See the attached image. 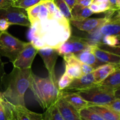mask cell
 Listing matches in <instances>:
<instances>
[{"label":"cell","mask_w":120,"mask_h":120,"mask_svg":"<svg viewBox=\"0 0 120 120\" xmlns=\"http://www.w3.org/2000/svg\"><path fill=\"white\" fill-rule=\"evenodd\" d=\"M25 10L30 23L28 38L37 49H57L71 36L70 22L53 1H42Z\"/></svg>","instance_id":"cell-1"},{"label":"cell","mask_w":120,"mask_h":120,"mask_svg":"<svg viewBox=\"0 0 120 120\" xmlns=\"http://www.w3.org/2000/svg\"><path fill=\"white\" fill-rule=\"evenodd\" d=\"M31 68L21 69L14 68L5 79L6 89L3 94L5 100L14 105L25 104V94L29 88Z\"/></svg>","instance_id":"cell-2"},{"label":"cell","mask_w":120,"mask_h":120,"mask_svg":"<svg viewBox=\"0 0 120 120\" xmlns=\"http://www.w3.org/2000/svg\"><path fill=\"white\" fill-rule=\"evenodd\" d=\"M29 88L33 93L35 100L43 109H48L55 104L60 97L57 79L49 76L41 77L32 72Z\"/></svg>","instance_id":"cell-3"},{"label":"cell","mask_w":120,"mask_h":120,"mask_svg":"<svg viewBox=\"0 0 120 120\" xmlns=\"http://www.w3.org/2000/svg\"><path fill=\"white\" fill-rule=\"evenodd\" d=\"M77 93L83 99L89 102L90 105H106L116 98V90L98 84Z\"/></svg>","instance_id":"cell-4"},{"label":"cell","mask_w":120,"mask_h":120,"mask_svg":"<svg viewBox=\"0 0 120 120\" xmlns=\"http://www.w3.org/2000/svg\"><path fill=\"white\" fill-rule=\"evenodd\" d=\"M28 42L14 37L6 31L0 32V56L7 57L13 63Z\"/></svg>","instance_id":"cell-5"},{"label":"cell","mask_w":120,"mask_h":120,"mask_svg":"<svg viewBox=\"0 0 120 120\" xmlns=\"http://www.w3.org/2000/svg\"><path fill=\"white\" fill-rule=\"evenodd\" d=\"M94 44L89 39L71 35L56 49L59 56L64 57L69 55H75L83 50L91 49Z\"/></svg>","instance_id":"cell-6"},{"label":"cell","mask_w":120,"mask_h":120,"mask_svg":"<svg viewBox=\"0 0 120 120\" xmlns=\"http://www.w3.org/2000/svg\"><path fill=\"white\" fill-rule=\"evenodd\" d=\"M115 12H109L107 16L109 18V21L91 33L94 43L101 42L102 38L105 35H112L120 39V19L114 16Z\"/></svg>","instance_id":"cell-7"},{"label":"cell","mask_w":120,"mask_h":120,"mask_svg":"<svg viewBox=\"0 0 120 120\" xmlns=\"http://www.w3.org/2000/svg\"><path fill=\"white\" fill-rule=\"evenodd\" d=\"M0 19L7 20L11 25L30 27V23L25 9L12 5L6 9H0Z\"/></svg>","instance_id":"cell-8"},{"label":"cell","mask_w":120,"mask_h":120,"mask_svg":"<svg viewBox=\"0 0 120 120\" xmlns=\"http://www.w3.org/2000/svg\"><path fill=\"white\" fill-rule=\"evenodd\" d=\"M38 52V49H36L30 42H28L24 49L12 63L14 68L21 69L31 68L34 59Z\"/></svg>","instance_id":"cell-9"},{"label":"cell","mask_w":120,"mask_h":120,"mask_svg":"<svg viewBox=\"0 0 120 120\" xmlns=\"http://www.w3.org/2000/svg\"><path fill=\"white\" fill-rule=\"evenodd\" d=\"M39 55L44 62L45 66L48 70L49 76L56 79L55 68L58 56H59L57 49L52 48H45L38 49Z\"/></svg>","instance_id":"cell-10"},{"label":"cell","mask_w":120,"mask_h":120,"mask_svg":"<svg viewBox=\"0 0 120 120\" xmlns=\"http://www.w3.org/2000/svg\"><path fill=\"white\" fill-rule=\"evenodd\" d=\"M109 19L108 16L99 18H87L80 21L77 20H70L69 21L70 24L74 26L76 28L82 31L87 32L91 34L94 30L103 25L107 22Z\"/></svg>","instance_id":"cell-11"},{"label":"cell","mask_w":120,"mask_h":120,"mask_svg":"<svg viewBox=\"0 0 120 120\" xmlns=\"http://www.w3.org/2000/svg\"><path fill=\"white\" fill-rule=\"evenodd\" d=\"M97 84H97L95 81L93 73H91L87 75H83L79 78L74 79L70 85L63 90L77 92L92 87Z\"/></svg>","instance_id":"cell-12"},{"label":"cell","mask_w":120,"mask_h":120,"mask_svg":"<svg viewBox=\"0 0 120 120\" xmlns=\"http://www.w3.org/2000/svg\"><path fill=\"white\" fill-rule=\"evenodd\" d=\"M55 104L64 120H82L78 110L61 96Z\"/></svg>","instance_id":"cell-13"},{"label":"cell","mask_w":120,"mask_h":120,"mask_svg":"<svg viewBox=\"0 0 120 120\" xmlns=\"http://www.w3.org/2000/svg\"><path fill=\"white\" fill-rule=\"evenodd\" d=\"M65 61V73L70 77L74 79L79 78L83 76L82 71V63L75 55H69L63 57Z\"/></svg>","instance_id":"cell-14"},{"label":"cell","mask_w":120,"mask_h":120,"mask_svg":"<svg viewBox=\"0 0 120 120\" xmlns=\"http://www.w3.org/2000/svg\"><path fill=\"white\" fill-rule=\"evenodd\" d=\"M12 118L15 120H42L43 115L28 110L23 105H12Z\"/></svg>","instance_id":"cell-15"},{"label":"cell","mask_w":120,"mask_h":120,"mask_svg":"<svg viewBox=\"0 0 120 120\" xmlns=\"http://www.w3.org/2000/svg\"><path fill=\"white\" fill-rule=\"evenodd\" d=\"M60 96L78 110L79 112L82 109L90 105V103L83 99L77 92L61 90Z\"/></svg>","instance_id":"cell-16"},{"label":"cell","mask_w":120,"mask_h":120,"mask_svg":"<svg viewBox=\"0 0 120 120\" xmlns=\"http://www.w3.org/2000/svg\"><path fill=\"white\" fill-rule=\"evenodd\" d=\"M91 50L98 60L104 63H110L120 66V56L98 48L96 44L93 45Z\"/></svg>","instance_id":"cell-17"},{"label":"cell","mask_w":120,"mask_h":120,"mask_svg":"<svg viewBox=\"0 0 120 120\" xmlns=\"http://www.w3.org/2000/svg\"><path fill=\"white\" fill-rule=\"evenodd\" d=\"M120 67V65L110 63H105L97 67L92 72L96 83L100 84L101 82L104 81L111 73L113 72L116 69Z\"/></svg>","instance_id":"cell-18"},{"label":"cell","mask_w":120,"mask_h":120,"mask_svg":"<svg viewBox=\"0 0 120 120\" xmlns=\"http://www.w3.org/2000/svg\"><path fill=\"white\" fill-rule=\"evenodd\" d=\"M75 57L78 59L80 61L85 64L91 66L95 69L97 67L102 65L105 63L98 60V59L96 57L94 54L92 52L91 49L83 50L81 52L75 55Z\"/></svg>","instance_id":"cell-19"},{"label":"cell","mask_w":120,"mask_h":120,"mask_svg":"<svg viewBox=\"0 0 120 120\" xmlns=\"http://www.w3.org/2000/svg\"><path fill=\"white\" fill-rule=\"evenodd\" d=\"M93 111L101 116L105 120H119L120 116L105 105H92L88 107Z\"/></svg>","instance_id":"cell-20"},{"label":"cell","mask_w":120,"mask_h":120,"mask_svg":"<svg viewBox=\"0 0 120 120\" xmlns=\"http://www.w3.org/2000/svg\"><path fill=\"white\" fill-rule=\"evenodd\" d=\"M99 85L116 90L120 87V67L111 73Z\"/></svg>","instance_id":"cell-21"},{"label":"cell","mask_w":120,"mask_h":120,"mask_svg":"<svg viewBox=\"0 0 120 120\" xmlns=\"http://www.w3.org/2000/svg\"><path fill=\"white\" fill-rule=\"evenodd\" d=\"M71 19L80 21L89 18L94 14L89 7L75 4L71 10Z\"/></svg>","instance_id":"cell-22"},{"label":"cell","mask_w":120,"mask_h":120,"mask_svg":"<svg viewBox=\"0 0 120 120\" xmlns=\"http://www.w3.org/2000/svg\"><path fill=\"white\" fill-rule=\"evenodd\" d=\"M89 8L94 14H99L111 10L109 0H92Z\"/></svg>","instance_id":"cell-23"},{"label":"cell","mask_w":120,"mask_h":120,"mask_svg":"<svg viewBox=\"0 0 120 120\" xmlns=\"http://www.w3.org/2000/svg\"><path fill=\"white\" fill-rule=\"evenodd\" d=\"M43 115V120H64L55 104L46 109Z\"/></svg>","instance_id":"cell-24"},{"label":"cell","mask_w":120,"mask_h":120,"mask_svg":"<svg viewBox=\"0 0 120 120\" xmlns=\"http://www.w3.org/2000/svg\"><path fill=\"white\" fill-rule=\"evenodd\" d=\"M79 114L82 119L86 120H105L103 119L101 116L89 107L84 108L80 110Z\"/></svg>","instance_id":"cell-25"},{"label":"cell","mask_w":120,"mask_h":120,"mask_svg":"<svg viewBox=\"0 0 120 120\" xmlns=\"http://www.w3.org/2000/svg\"><path fill=\"white\" fill-rule=\"evenodd\" d=\"M59 10L60 11L62 15L68 20L70 21L71 19V9L69 7L64 0H53V1Z\"/></svg>","instance_id":"cell-26"},{"label":"cell","mask_w":120,"mask_h":120,"mask_svg":"<svg viewBox=\"0 0 120 120\" xmlns=\"http://www.w3.org/2000/svg\"><path fill=\"white\" fill-rule=\"evenodd\" d=\"M42 0H16L13 3V7L26 9L37 4L39 3Z\"/></svg>","instance_id":"cell-27"},{"label":"cell","mask_w":120,"mask_h":120,"mask_svg":"<svg viewBox=\"0 0 120 120\" xmlns=\"http://www.w3.org/2000/svg\"><path fill=\"white\" fill-rule=\"evenodd\" d=\"M73 79L70 77L68 74L64 73L58 82V87L60 90H63L68 87L73 80Z\"/></svg>","instance_id":"cell-28"},{"label":"cell","mask_w":120,"mask_h":120,"mask_svg":"<svg viewBox=\"0 0 120 120\" xmlns=\"http://www.w3.org/2000/svg\"><path fill=\"white\" fill-rule=\"evenodd\" d=\"M96 45L98 48L103 49V50H106V51L112 53H114L120 56V46H110L104 44L102 42H98V43H96Z\"/></svg>","instance_id":"cell-29"},{"label":"cell","mask_w":120,"mask_h":120,"mask_svg":"<svg viewBox=\"0 0 120 120\" xmlns=\"http://www.w3.org/2000/svg\"><path fill=\"white\" fill-rule=\"evenodd\" d=\"M120 39L116 36L112 35H105L102 38L101 42L104 44L110 46H117L119 43Z\"/></svg>","instance_id":"cell-30"},{"label":"cell","mask_w":120,"mask_h":120,"mask_svg":"<svg viewBox=\"0 0 120 120\" xmlns=\"http://www.w3.org/2000/svg\"><path fill=\"white\" fill-rule=\"evenodd\" d=\"M105 106L109 107L120 116V98H116Z\"/></svg>","instance_id":"cell-31"},{"label":"cell","mask_w":120,"mask_h":120,"mask_svg":"<svg viewBox=\"0 0 120 120\" xmlns=\"http://www.w3.org/2000/svg\"><path fill=\"white\" fill-rule=\"evenodd\" d=\"M5 63L1 60V56H0V90L2 88V85L4 83V77H5V71L4 69Z\"/></svg>","instance_id":"cell-32"},{"label":"cell","mask_w":120,"mask_h":120,"mask_svg":"<svg viewBox=\"0 0 120 120\" xmlns=\"http://www.w3.org/2000/svg\"><path fill=\"white\" fill-rule=\"evenodd\" d=\"M11 23L4 19H0V32L6 31L10 26Z\"/></svg>","instance_id":"cell-33"},{"label":"cell","mask_w":120,"mask_h":120,"mask_svg":"<svg viewBox=\"0 0 120 120\" xmlns=\"http://www.w3.org/2000/svg\"><path fill=\"white\" fill-rule=\"evenodd\" d=\"M12 0H0V9H6L12 5Z\"/></svg>","instance_id":"cell-34"},{"label":"cell","mask_w":120,"mask_h":120,"mask_svg":"<svg viewBox=\"0 0 120 120\" xmlns=\"http://www.w3.org/2000/svg\"><path fill=\"white\" fill-rule=\"evenodd\" d=\"M92 0H76L75 4L79 5L83 7H89L91 3Z\"/></svg>","instance_id":"cell-35"},{"label":"cell","mask_w":120,"mask_h":120,"mask_svg":"<svg viewBox=\"0 0 120 120\" xmlns=\"http://www.w3.org/2000/svg\"><path fill=\"white\" fill-rule=\"evenodd\" d=\"M110 5H111V10L112 11H117L118 10L117 7V2L116 0H109Z\"/></svg>","instance_id":"cell-36"},{"label":"cell","mask_w":120,"mask_h":120,"mask_svg":"<svg viewBox=\"0 0 120 120\" xmlns=\"http://www.w3.org/2000/svg\"><path fill=\"white\" fill-rule=\"evenodd\" d=\"M65 1L66 3L68 4V5L69 6V7L70 8V9H71L73 8V7H74V5H75V2H76V0H64Z\"/></svg>","instance_id":"cell-37"},{"label":"cell","mask_w":120,"mask_h":120,"mask_svg":"<svg viewBox=\"0 0 120 120\" xmlns=\"http://www.w3.org/2000/svg\"><path fill=\"white\" fill-rule=\"evenodd\" d=\"M116 98H120V87L116 90Z\"/></svg>","instance_id":"cell-38"},{"label":"cell","mask_w":120,"mask_h":120,"mask_svg":"<svg viewBox=\"0 0 120 120\" xmlns=\"http://www.w3.org/2000/svg\"><path fill=\"white\" fill-rule=\"evenodd\" d=\"M4 98L3 94H2V92H1L0 91V101H2L4 100Z\"/></svg>","instance_id":"cell-39"},{"label":"cell","mask_w":120,"mask_h":120,"mask_svg":"<svg viewBox=\"0 0 120 120\" xmlns=\"http://www.w3.org/2000/svg\"><path fill=\"white\" fill-rule=\"evenodd\" d=\"M116 2H117V7L119 10L120 7V0H116Z\"/></svg>","instance_id":"cell-40"},{"label":"cell","mask_w":120,"mask_h":120,"mask_svg":"<svg viewBox=\"0 0 120 120\" xmlns=\"http://www.w3.org/2000/svg\"><path fill=\"white\" fill-rule=\"evenodd\" d=\"M117 13L116 15V16L119 19H120V10H117Z\"/></svg>","instance_id":"cell-41"},{"label":"cell","mask_w":120,"mask_h":120,"mask_svg":"<svg viewBox=\"0 0 120 120\" xmlns=\"http://www.w3.org/2000/svg\"><path fill=\"white\" fill-rule=\"evenodd\" d=\"M12 2H13V3H14V2H15V1H16V0H12Z\"/></svg>","instance_id":"cell-42"},{"label":"cell","mask_w":120,"mask_h":120,"mask_svg":"<svg viewBox=\"0 0 120 120\" xmlns=\"http://www.w3.org/2000/svg\"><path fill=\"white\" fill-rule=\"evenodd\" d=\"M117 46H120V42H119V43H118Z\"/></svg>","instance_id":"cell-43"},{"label":"cell","mask_w":120,"mask_h":120,"mask_svg":"<svg viewBox=\"0 0 120 120\" xmlns=\"http://www.w3.org/2000/svg\"><path fill=\"white\" fill-rule=\"evenodd\" d=\"M9 120H15L14 119V118H11V119H9Z\"/></svg>","instance_id":"cell-44"},{"label":"cell","mask_w":120,"mask_h":120,"mask_svg":"<svg viewBox=\"0 0 120 120\" xmlns=\"http://www.w3.org/2000/svg\"><path fill=\"white\" fill-rule=\"evenodd\" d=\"M42 1H44V0H42ZM51 1H53V0H51Z\"/></svg>","instance_id":"cell-45"},{"label":"cell","mask_w":120,"mask_h":120,"mask_svg":"<svg viewBox=\"0 0 120 120\" xmlns=\"http://www.w3.org/2000/svg\"><path fill=\"white\" fill-rule=\"evenodd\" d=\"M82 120H84V119H82Z\"/></svg>","instance_id":"cell-46"},{"label":"cell","mask_w":120,"mask_h":120,"mask_svg":"<svg viewBox=\"0 0 120 120\" xmlns=\"http://www.w3.org/2000/svg\"><path fill=\"white\" fill-rule=\"evenodd\" d=\"M42 120H43V119H42Z\"/></svg>","instance_id":"cell-47"},{"label":"cell","mask_w":120,"mask_h":120,"mask_svg":"<svg viewBox=\"0 0 120 120\" xmlns=\"http://www.w3.org/2000/svg\"><path fill=\"white\" fill-rule=\"evenodd\" d=\"M120 9H119V10H120Z\"/></svg>","instance_id":"cell-48"},{"label":"cell","mask_w":120,"mask_h":120,"mask_svg":"<svg viewBox=\"0 0 120 120\" xmlns=\"http://www.w3.org/2000/svg\"></svg>","instance_id":"cell-49"},{"label":"cell","mask_w":120,"mask_h":120,"mask_svg":"<svg viewBox=\"0 0 120 120\" xmlns=\"http://www.w3.org/2000/svg\"></svg>","instance_id":"cell-50"},{"label":"cell","mask_w":120,"mask_h":120,"mask_svg":"<svg viewBox=\"0 0 120 120\" xmlns=\"http://www.w3.org/2000/svg\"></svg>","instance_id":"cell-51"}]
</instances>
